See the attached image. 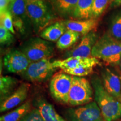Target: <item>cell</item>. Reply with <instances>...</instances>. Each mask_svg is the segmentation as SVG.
I'll list each match as a JSON object with an SVG mask.
<instances>
[{
    "mask_svg": "<svg viewBox=\"0 0 121 121\" xmlns=\"http://www.w3.org/2000/svg\"><path fill=\"white\" fill-rule=\"evenodd\" d=\"M91 84L94 90L95 101L99 106L105 121H115L121 118V102L104 89L102 80L94 76Z\"/></svg>",
    "mask_w": 121,
    "mask_h": 121,
    "instance_id": "obj_1",
    "label": "cell"
},
{
    "mask_svg": "<svg viewBox=\"0 0 121 121\" xmlns=\"http://www.w3.org/2000/svg\"><path fill=\"white\" fill-rule=\"evenodd\" d=\"M26 11L36 33H41L57 19V15L49 0H28Z\"/></svg>",
    "mask_w": 121,
    "mask_h": 121,
    "instance_id": "obj_2",
    "label": "cell"
},
{
    "mask_svg": "<svg viewBox=\"0 0 121 121\" xmlns=\"http://www.w3.org/2000/svg\"><path fill=\"white\" fill-rule=\"evenodd\" d=\"M91 56L112 65H119L121 59V42L108 33L98 39L92 49Z\"/></svg>",
    "mask_w": 121,
    "mask_h": 121,
    "instance_id": "obj_3",
    "label": "cell"
},
{
    "mask_svg": "<svg viewBox=\"0 0 121 121\" xmlns=\"http://www.w3.org/2000/svg\"><path fill=\"white\" fill-rule=\"evenodd\" d=\"M54 45L42 38H31L23 43L20 50L31 62L49 58L54 52Z\"/></svg>",
    "mask_w": 121,
    "mask_h": 121,
    "instance_id": "obj_4",
    "label": "cell"
},
{
    "mask_svg": "<svg viewBox=\"0 0 121 121\" xmlns=\"http://www.w3.org/2000/svg\"><path fill=\"white\" fill-rule=\"evenodd\" d=\"M93 95V88L86 78L72 76L69 104L72 106L85 105L91 102Z\"/></svg>",
    "mask_w": 121,
    "mask_h": 121,
    "instance_id": "obj_5",
    "label": "cell"
},
{
    "mask_svg": "<svg viewBox=\"0 0 121 121\" xmlns=\"http://www.w3.org/2000/svg\"><path fill=\"white\" fill-rule=\"evenodd\" d=\"M56 69L49 57L31 62L21 75L24 79L30 82H42L51 78Z\"/></svg>",
    "mask_w": 121,
    "mask_h": 121,
    "instance_id": "obj_6",
    "label": "cell"
},
{
    "mask_svg": "<svg viewBox=\"0 0 121 121\" xmlns=\"http://www.w3.org/2000/svg\"><path fill=\"white\" fill-rule=\"evenodd\" d=\"M72 76L58 72L51 78L49 83V90L53 98L63 104H69V94L71 87Z\"/></svg>",
    "mask_w": 121,
    "mask_h": 121,
    "instance_id": "obj_7",
    "label": "cell"
},
{
    "mask_svg": "<svg viewBox=\"0 0 121 121\" xmlns=\"http://www.w3.org/2000/svg\"><path fill=\"white\" fill-rule=\"evenodd\" d=\"M28 0L11 1L8 6L13 19L14 28L22 35H26L33 28L26 11Z\"/></svg>",
    "mask_w": 121,
    "mask_h": 121,
    "instance_id": "obj_8",
    "label": "cell"
},
{
    "mask_svg": "<svg viewBox=\"0 0 121 121\" xmlns=\"http://www.w3.org/2000/svg\"><path fill=\"white\" fill-rule=\"evenodd\" d=\"M68 121H104L99 106L92 102L78 108H71L65 111Z\"/></svg>",
    "mask_w": 121,
    "mask_h": 121,
    "instance_id": "obj_9",
    "label": "cell"
},
{
    "mask_svg": "<svg viewBox=\"0 0 121 121\" xmlns=\"http://www.w3.org/2000/svg\"><path fill=\"white\" fill-rule=\"evenodd\" d=\"M31 62L20 49H13L4 57V65L7 72L22 73L28 69Z\"/></svg>",
    "mask_w": 121,
    "mask_h": 121,
    "instance_id": "obj_10",
    "label": "cell"
},
{
    "mask_svg": "<svg viewBox=\"0 0 121 121\" xmlns=\"http://www.w3.org/2000/svg\"><path fill=\"white\" fill-rule=\"evenodd\" d=\"M98 40L97 34L94 31L84 35L81 39V40L76 46L69 50L65 56L66 58L70 57H80L82 58L93 57L91 56L92 49Z\"/></svg>",
    "mask_w": 121,
    "mask_h": 121,
    "instance_id": "obj_11",
    "label": "cell"
},
{
    "mask_svg": "<svg viewBox=\"0 0 121 121\" xmlns=\"http://www.w3.org/2000/svg\"><path fill=\"white\" fill-rule=\"evenodd\" d=\"M103 85L110 95L118 100H121V78L111 69L104 68L101 71Z\"/></svg>",
    "mask_w": 121,
    "mask_h": 121,
    "instance_id": "obj_12",
    "label": "cell"
},
{
    "mask_svg": "<svg viewBox=\"0 0 121 121\" xmlns=\"http://www.w3.org/2000/svg\"><path fill=\"white\" fill-rule=\"evenodd\" d=\"M53 65L55 68H60L63 71L73 69L84 65H90L95 67L96 65H100V62L98 59L94 57L82 58L80 57H70L63 60H54L53 62Z\"/></svg>",
    "mask_w": 121,
    "mask_h": 121,
    "instance_id": "obj_13",
    "label": "cell"
},
{
    "mask_svg": "<svg viewBox=\"0 0 121 121\" xmlns=\"http://www.w3.org/2000/svg\"><path fill=\"white\" fill-rule=\"evenodd\" d=\"M30 86V84L28 83L21 84L13 94L1 103V112L7 111L23 102L28 96Z\"/></svg>",
    "mask_w": 121,
    "mask_h": 121,
    "instance_id": "obj_14",
    "label": "cell"
},
{
    "mask_svg": "<svg viewBox=\"0 0 121 121\" xmlns=\"http://www.w3.org/2000/svg\"><path fill=\"white\" fill-rule=\"evenodd\" d=\"M63 22L67 30H72L83 36L93 31L98 25L97 19H94L87 20L69 19L65 20Z\"/></svg>",
    "mask_w": 121,
    "mask_h": 121,
    "instance_id": "obj_15",
    "label": "cell"
},
{
    "mask_svg": "<svg viewBox=\"0 0 121 121\" xmlns=\"http://www.w3.org/2000/svg\"><path fill=\"white\" fill-rule=\"evenodd\" d=\"M78 0H52L53 10L57 16L65 20L73 19Z\"/></svg>",
    "mask_w": 121,
    "mask_h": 121,
    "instance_id": "obj_16",
    "label": "cell"
},
{
    "mask_svg": "<svg viewBox=\"0 0 121 121\" xmlns=\"http://www.w3.org/2000/svg\"><path fill=\"white\" fill-rule=\"evenodd\" d=\"M67 30L63 21L56 22L45 28L40 33V37L47 41L57 42Z\"/></svg>",
    "mask_w": 121,
    "mask_h": 121,
    "instance_id": "obj_17",
    "label": "cell"
},
{
    "mask_svg": "<svg viewBox=\"0 0 121 121\" xmlns=\"http://www.w3.org/2000/svg\"><path fill=\"white\" fill-rule=\"evenodd\" d=\"M36 106L44 121H66L57 112L53 106L44 99H38Z\"/></svg>",
    "mask_w": 121,
    "mask_h": 121,
    "instance_id": "obj_18",
    "label": "cell"
},
{
    "mask_svg": "<svg viewBox=\"0 0 121 121\" xmlns=\"http://www.w3.org/2000/svg\"><path fill=\"white\" fill-rule=\"evenodd\" d=\"M19 81L10 76H1L0 78V99L1 103L5 100L17 89Z\"/></svg>",
    "mask_w": 121,
    "mask_h": 121,
    "instance_id": "obj_19",
    "label": "cell"
},
{
    "mask_svg": "<svg viewBox=\"0 0 121 121\" xmlns=\"http://www.w3.org/2000/svg\"><path fill=\"white\" fill-rule=\"evenodd\" d=\"M94 0H78L73 19L87 20L91 19V11Z\"/></svg>",
    "mask_w": 121,
    "mask_h": 121,
    "instance_id": "obj_20",
    "label": "cell"
},
{
    "mask_svg": "<svg viewBox=\"0 0 121 121\" xmlns=\"http://www.w3.org/2000/svg\"><path fill=\"white\" fill-rule=\"evenodd\" d=\"M31 110V104L27 101L11 112L1 116V121H20Z\"/></svg>",
    "mask_w": 121,
    "mask_h": 121,
    "instance_id": "obj_21",
    "label": "cell"
},
{
    "mask_svg": "<svg viewBox=\"0 0 121 121\" xmlns=\"http://www.w3.org/2000/svg\"><path fill=\"white\" fill-rule=\"evenodd\" d=\"M80 36L78 33L67 30L57 42V47L60 50L69 49L78 42Z\"/></svg>",
    "mask_w": 121,
    "mask_h": 121,
    "instance_id": "obj_22",
    "label": "cell"
},
{
    "mask_svg": "<svg viewBox=\"0 0 121 121\" xmlns=\"http://www.w3.org/2000/svg\"><path fill=\"white\" fill-rule=\"evenodd\" d=\"M108 34L113 38L121 42V11L116 13L112 19Z\"/></svg>",
    "mask_w": 121,
    "mask_h": 121,
    "instance_id": "obj_23",
    "label": "cell"
},
{
    "mask_svg": "<svg viewBox=\"0 0 121 121\" xmlns=\"http://www.w3.org/2000/svg\"><path fill=\"white\" fill-rule=\"evenodd\" d=\"M112 0H94L91 11V19H98L105 9L110 6Z\"/></svg>",
    "mask_w": 121,
    "mask_h": 121,
    "instance_id": "obj_24",
    "label": "cell"
},
{
    "mask_svg": "<svg viewBox=\"0 0 121 121\" xmlns=\"http://www.w3.org/2000/svg\"><path fill=\"white\" fill-rule=\"evenodd\" d=\"M0 20H1V25L9 30L13 34L16 33L13 26V17L8 9L0 12Z\"/></svg>",
    "mask_w": 121,
    "mask_h": 121,
    "instance_id": "obj_25",
    "label": "cell"
},
{
    "mask_svg": "<svg viewBox=\"0 0 121 121\" xmlns=\"http://www.w3.org/2000/svg\"><path fill=\"white\" fill-rule=\"evenodd\" d=\"M94 67V66H90V65H84L73 69L63 71H62L73 76L84 77L91 73L93 71Z\"/></svg>",
    "mask_w": 121,
    "mask_h": 121,
    "instance_id": "obj_26",
    "label": "cell"
},
{
    "mask_svg": "<svg viewBox=\"0 0 121 121\" xmlns=\"http://www.w3.org/2000/svg\"><path fill=\"white\" fill-rule=\"evenodd\" d=\"M15 40L13 33L0 25V43L1 45H10Z\"/></svg>",
    "mask_w": 121,
    "mask_h": 121,
    "instance_id": "obj_27",
    "label": "cell"
},
{
    "mask_svg": "<svg viewBox=\"0 0 121 121\" xmlns=\"http://www.w3.org/2000/svg\"><path fill=\"white\" fill-rule=\"evenodd\" d=\"M20 121H44L37 108L31 109Z\"/></svg>",
    "mask_w": 121,
    "mask_h": 121,
    "instance_id": "obj_28",
    "label": "cell"
},
{
    "mask_svg": "<svg viewBox=\"0 0 121 121\" xmlns=\"http://www.w3.org/2000/svg\"><path fill=\"white\" fill-rule=\"evenodd\" d=\"M10 2V0H0V12L7 10Z\"/></svg>",
    "mask_w": 121,
    "mask_h": 121,
    "instance_id": "obj_29",
    "label": "cell"
},
{
    "mask_svg": "<svg viewBox=\"0 0 121 121\" xmlns=\"http://www.w3.org/2000/svg\"><path fill=\"white\" fill-rule=\"evenodd\" d=\"M109 6L111 9L121 6V0H112Z\"/></svg>",
    "mask_w": 121,
    "mask_h": 121,
    "instance_id": "obj_30",
    "label": "cell"
},
{
    "mask_svg": "<svg viewBox=\"0 0 121 121\" xmlns=\"http://www.w3.org/2000/svg\"><path fill=\"white\" fill-rule=\"evenodd\" d=\"M119 67H120V69L121 70V60H120V63H119Z\"/></svg>",
    "mask_w": 121,
    "mask_h": 121,
    "instance_id": "obj_31",
    "label": "cell"
},
{
    "mask_svg": "<svg viewBox=\"0 0 121 121\" xmlns=\"http://www.w3.org/2000/svg\"><path fill=\"white\" fill-rule=\"evenodd\" d=\"M15 1V0H10V1Z\"/></svg>",
    "mask_w": 121,
    "mask_h": 121,
    "instance_id": "obj_32",
    "label": "cell"
},
{
    "mask_svg": "<svg viewBox=\"0 0 121 121\" xmlns=\"http://www.w3.org/2000/svg\"><path fill=\"white\" fill-rule=\"evenodd\" d=\"M31 1H37V0H31Z\"/></svg>",
    "mask_w": 121,
    "mask_h": 121,
    "instance_id": "obj_33",
    "label": "cell"
},
{
    "mask_svg": "<svg viewBox=\"0 0 121 121\" xmlns=\"http://www.w3.org/2000/svg\"><path fill=\"white\" fill-rule=\"evenodd\" d=\"M49 1H52V0H49Z\"/></svg>",
    "mask_w": 121,
    "mask_h": 121,
    "instance_id": "obj_34",
    "label": "cell"
},
{
    "mask_svg": "<svg viewBox=\"0 0 121 121\" xmlns=\"http://www.w3.org/2000/svg\"></svg>",
    "mask_w": 121,
    "mask_h": 121,
    "instance_id": "obj_35",
    "label": "cell"
},
{
    "mask_svg": "<svg viewBox=\"0 0 121 121\" xmlns=\"http://www.w3.org/2000/svg\"></svg>",
    "mask_w": 121,
    "mask_h": 121,
    "instance_id": "obj_36",
    "label": "cell"
}]
</instances>
